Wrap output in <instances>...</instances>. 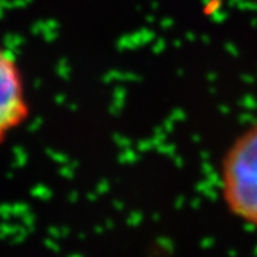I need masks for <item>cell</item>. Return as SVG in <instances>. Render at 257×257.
<instances>
[{"label": "cell", "instance_id": "6da1fadb", "mask_svg": "<svg viewBox=\"0 0 257 257\" xmlns=\"http://www.w3.org/2000/svg\"><path fill=\"white\" fill-rule=\"evenodd\" d=\"M216 186L226 213L257 233V119L237 133L223 150Z\"/></svg>", "mask_w": 257, "mask_h": 257}, {"label": "cell", "instance_id": "7a4b0ae2", "mask_svg": "<svg viewBox=\"0 0 257 257\" xmlns=\"http://www.w3.org/2000/svg\"><path fill=\"white\" fill-rule=\"evenodd\" d=\"M30 117L26 83L16 57L0 46V145Z\"/></svg>", "mask_w": 257, "mask_h": 257}]
</instances>
